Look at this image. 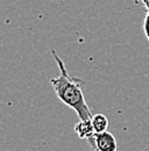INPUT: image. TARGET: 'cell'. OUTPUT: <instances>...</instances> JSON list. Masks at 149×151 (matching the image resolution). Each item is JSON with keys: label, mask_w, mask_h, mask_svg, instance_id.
<instances>
[{"label": "cell", "mask_w": 149, "mask_h": 151, "mask_svg": "<svg viewBox=\"0 0 149 151\" xmlns=\"http://www.w3.org/2000/svg\"><path fill=\"white\" fill-rule=\"evenodd\" d=\"M51 54L59 68V76L50 79V84L55 91L56 96L64 105L72 108L77 113L79 120L90 121L93 114L89 108L83 93V86L85 85V81L77 77H71L58 54L55 50H51Z\"/></svg>", "instance_id": "cell-1"}, {"label": "cell", "mask_w": 149, "mask_h": 151, "mask_svg": "<svg viewBox=\"0 0 149 151\" xmlns=\"http://www.w3.org/2000/svg\"><path fill=\"white\" fill-rule=\"evenodd\" d=\"M92 151H118V144L115 137L111 132L94 134L86 139Z\"/></svg>", "instance_id": "cell-2"}, {"label": "cell", "mask_w": 149, "mask_h": 151, "mask_svg": "<svg viewBox=\"0 0 149 151\" xmlns=\"http://www.w3.org/2000/svg\"><path fill=\"white\" fill-rule=\"evenodd\" d=\"M74 132H77V135H78L79 138H82V139H84V138L88 139V138H90L92 135L95 134L94 130H93L91 120H90V121L79 120V122L74 126Z\"/></svg>", "instance_id": "cell-3"}, {"label": "cell", "mask_w": 149, "mask_h": 151, "mask_svg": "<svg viewBox=\"0 0 149 151\" xmlns=\"http://www.w3.org/2000/svg\"><path fill=\"white\" fill-rule=\"evenodd\" d=\"M91 123H92L93 130L95 134H101V132H106L108 129V119L104 115V114H94L91 119Z\"/></svg>", "instance_id": "cell-4"}, {"label": "cell", "mask_w": 149, "mask_h": 151, "mask_svg": "<svg viewBox=\"0 0 149 151\" xmlns=\"http://www.w3.org/2000/svg\"><path fill=\"white\" fill-rule=\"evenodd\" d=\"M143 32H145V35H146L147 40L149 41V11H147L145 20H143Z\"/></svg>", "instance_id": "cell-5"}, {"label": "cell", "mask_w": 149, "mask_h": 151, "mask_svg": "<svg viewBox=\"0 0 149 151\" xmlns=\"http://www.w3.org/2000/svg\"><path fill=\"white\" fill-rule=\"evenodd\" d=\"M141 5L143 7H146L147 11H149V0H141Z\"/></svg>", "instance_id": "cell-6"}]
</instances>
